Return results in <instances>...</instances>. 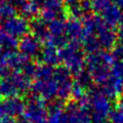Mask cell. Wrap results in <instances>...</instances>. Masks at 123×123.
<instances>
[{"instance_id": "9c48e42d", "label": "cell", "mask_w": 123, "mask_h": 123, "mask_svg": "<svg viewBox=\"0 0 123 123\" xmlns=\"http://www.w3.org/2000/svg\"><path fill=\"white\" fill-rule=\"evenodd\" d=\"M120 25H121V28L123 29V13H122L121 18H120Z\"/></svg>"}, {"instance_id": "8992f818", "label": "cell", "mask_w": 123, "mask_h": 123, "mask_svg": "<svg viewBox=\"0 0 123 123\" xmlns=\"http://www.w3.org/2000/svg\"><path fill=\"white\" fill-rule=\"evenodd\" d=\"M114 57L123 60V44L122 43L116 46V48L114 49Z\"/></svg>"}, {"instance_id": "5b68a950", "label": "cell", "mask_w": 123, "mask_h": 123, "mask_svg": "<svg viewBox=\"0 0 123 123\" xmlns=\"http://www.w3.org/2000/svg\"><path fill=\"white\" fill-rule=\"evenodd\" d=\"M113 74L117 78L123 79V61L115 63L113 66Z\"/></svg>"}, {"instance_id": "6da1fadb", "label": "cell", "mask_w": 123, "mask_h": 123, "mask_svg": "<svg viewBox=\"0 0 123 123\" xmlns=\"http://www.w3.org/2000/svg\"><path fill=\"white\" fill-rule=\"evenodd\" d=\"M109 83L105 87V92L111 98H115L118 93L123 90V79L117 78V77H111L109 79Z\"/></svg>"}, {"instance_id": "277c9868", "label": "cell", "mask_w": 123, "mask_h": 123, "mask_svg": "<svg viewBox=\"0 0 123 123\" xmlns=\"http://www.w3.org/2000/svg\"><path fill=\"white\" fill-rule=\"evenodd\" d=\"M110 117L113 123H123V110L118 109L116 111H113Z\"/></svg>"}, {"instance_id": "52a82bcc", "label": "cell", "mask_w": 123, "mask_h": 123, "mask_svg": "<svg viewBox=\"0 0 123 123\" xmlns=\"http://www.w3.org/2000/svg\"><path fill=\"white\" fill-rule=\"evenodd\" d=\"M114 1L118 6H120V7L123 8V0H114Z\"/></svg>"}, {"instance_id": "ba28073f", "label": "cell", "mask_w": 123, "mask_h": 123, "mask_svg": "<svg viewBox=\"0 0 123 123\" xmlns=\"http://www.w3.org/2000/svg\"><path fill=\"white\" fill-rule=\"evenodd\" d=\"M119 109L123 110V97H122L121 99H120V106H119Z\"/></svg>"}, {"instance_id": "3957f363", "label": "cell", "mask_w": 123, "mask_h": 123, "mask_svg": "<svg viewBox=\"0 0 123 123\" xmlns=\"http://www.w3.org/2000/svg\"><path fill=\"white\" fill-rule=\"evenodd\" d=\"M99 37H101V42L104 46L110 47L116 39V35L112 30L109 28L108 25H101L99 26Z\"/></svg>"}, {"instance_id": "7a4b0ae2", "label": "cell", "mask_w": 123, "mask_h": 123, "mask_svg": "<svg viewBox=\"0 0 123 123\" xmlns=\"http://www.w3.org/2000/svg\"><path fill=\"white\" fill-rule=\"evenodd\" d=\"M121 11L116 5H109V7L104 11V18L107 22V25L114 26L118 22H120L121 18Z\"/></svg>"}]
</instances>
